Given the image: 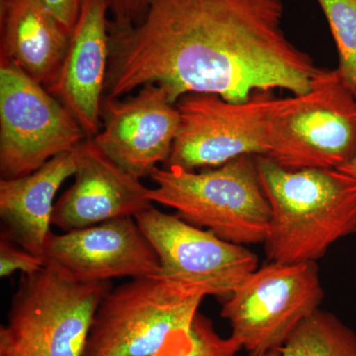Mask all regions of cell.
<instances>
[{"label":"cell","mask_w":356,"mask_h":356,"mask_svg":"<svg viewBox=\"0 0 356 356\" xmlns=\"http://www.w3.org/2000/svg\"><path fill=\"white\" fill-rule=\"evenodd\" d=\"M192 339L184 341H175L163 348V350L149 356H184L191 350Z\"/></svg>","instance_id":"cell-23"},{"label":"cell","mask_w":356,"mask_h":356,"mask_svg":"<svg viewBox=\"0 0 356 356\" xmlns=\"http://www.w3.org/2000/svg\"><path fill=\"white\" fill-rule=\"evenodd\" d=\"M336 42L341 81L356 98V0H317Z\"/></svg>","instance_id":"cell-18"},{"label":"cell","mask_w":356,"mask_h":356,"mask_svg":"<svg viewBox=\"0 0 356 356\" xmlns=\"http://www.w3.org/2000/svg\"><path fill=\"white\" fill-rule=\"evenodd\" d=\"M107 0H81L69 49L56 81L47 88L69 109L88 139L102 127V104L109 60Z\"/></svg>","instance_id":"cell-14"},{"label":"cell","mask_w":356,"mask_h":356,"mask_svg":"<svg viewBox=\"0 0 356 356\" xmlns=\"http://www.w3.org/2000/svg\"><path fill=\"white\" fill-rule=\"evenodd\" d=\"M112 24L126 27L139 23L146 15L152 0H107Z\"/></svg>","instance_id":"cell-21"},{"label":"cell","mask_w":356,"mask_h":356,"mask_svg":"<svg viewBox=\"0 0 356 356\" xmlns=\"http://www.w3.org/2000/svg\"><path fill=\"white\" fill-rule=\"evenodd\" d=\"M275 98L257 93L245 102L191 93L178 99L179 129L165 168H218L242 156H267Z\"/></svg>","instance_id":"cell-9"},{"label":"cell","mask_w":356,"mask_h":356,"mask_svg":"<svg viewBox=\"0 0 356 356\" xmlns=\"http://www.w3.org/2000/svg\"><path fill=\"white\" fill-rule=\"evenodd\" d=\"M43 2L60 22L72 32L79 17L81 0H43Z\"/></svg>","instance_id":"cell-22"},{"label":"cell","mask_w":356,"mask_h":356,"mask_svg":"<svg viewBox=\"0 0 356 356\" xmlns=\"http://www.w3.org/2000/svg\"><path fill=\"white\" fill-rule=\"evenodd\" d=\"M250 356H280V351H271V353H264V355H254Z\"/></svg>","instance_id":"cell-25"},{"label":"cell","mask_w":356,"mask_h":356,"mask_svg":"<svg viewBox=\"0 0 356 356\" xmlns=\"http://www.w3.org/2000/svg\"><path fill=\"white\" fill-rule=\"evenodd\" d=\"M149 188L153 203L172 208L194 226L238 245L264 242L271 210L259 181L254 156L195 172L179 168H154Z\"/></svg>","instance_id":"cell-3"},{"label":"cell","mask_w":356,"mask_h":356,"mask_svg":"<svg viewBox=\"0 0 356 356\" xmlns=\"http://www.w3.org/2000/svg\"><path fill=\"white\" fill-rule=\"evenodd\" d=\"M192 346L184 356H236L242 350L232 337L217 334L209 318L198 313L191 330Z\"/></svg>","instance_id":"cell-19"},{"label":"cell","mask_w":356,"mask_h":356,"mask_svg":"<svg viewBox=\"0 0 356 356\" xmlns=\"http://www.w3.org/2000/svg\"><path fill=\"white\" fill-rule=\"evenodd\" d=\"M42 257L44 268L76 283L156 277L161 273L158 254L135 218L111 220L60 235L51 232Z\"/></svg>","instance_id":"cell-11"},{"label":"cell","mask_w":356,"mask_h":356,"mask_svg":"<svg viewBox=\"0 0 356 356\" xmlns=\"http://www.w3.org/2000/svg\"><path fill=\"white\" fill-rule=\"evenodd\" d=\"M280 356H356V332L334 314L318 309L287 339Z\"/></svg>","instance_id":"cell-17"},{"label":"cell","mask_w":356,"mask_h":356,"mask_svg":"<svg viewBox=\"0 0 356 356\" xmlns=\"http://www.w3.org/2000/svg\"><path fill=\"white\" fill-rule=\"evenodd\" d=\"M74 182L54 206L51 226L63 232L135 218L149 209V188L86 139L74 149Z\"/></svg>","instance_id":"cell-13"},{"label":"cell","mask_w":356,"mask_h":356,"mask_svg":"<svg viewBox=\"0 0 356 356\" xmlns=\"http://www.w3.org/2000/svg\"><path fill=\"white\" fill-rule=\"evenodd\" d=\"M271 210L264 252L271 262H316L356 232V180L337 168H291L255 156Z\"/></svg>","instance_id":"cell-2"},{"label":"cell","mask_w":356,"mask_h":356,"mask_svg":"<svg viewBox=\"0 0 356 356\" xmlns=\"http://www.w3.org/2000/svg\"><path fill=\"white\" fill-rule=\"evenodd\" d=\"M76 172L74 149L51 159L36 172L0 180L1 236L42 257L51 233L54 200L65 180Z\"/></svg>","instance_id":"cell-16"},{"label":"cell","mask_w":356,"mask_h":356,"mask_svg":"<svg viewBox=\"0 0 356 356\" xmlns=\"http://www.w3.org/2000/svg\"><path fill=\"white\" fill-rule=\"evenodd\" d=\"M356 156V98L337 70L303 95L276 99L266 158L286 168H339Z\"/></svg>","instance_id":"cell-6"},{"label":"cell","mask_w":356,"mask_h":356,"mask_svg":"<svg viewBox=\"0 0 356 356\" xmlns=\"http://www.w3.org/2000/svg\"><path fill=\"white\" fill-rule=\"evenodd\" d=\"M1 60L42 86H51L69 49L72 32L43 0H0Z\"/></svg>","instance_id":"cell-15"},{"label":"cell","mask_w":356,"mask_h":356,"mask_svg":"<svg viewBox=\"0 0 356 356\" xmlns=\"http://www.w3.org/2000/svg\"><path fill=\"white\" fill-rule=\"evenodd\" d=\"M158 254L156 277L228 299L259 267V259L245 245L222 240L209 229L177 215L149 207L135 217Z\"/></svg>","instance_id":"cell-10"},{"label":"cell","mask_w":356,"mask_h":356,"mask_svg":"<svg viewBox=\"0 0 356 356\" xmlns=\"http://www.w3.org/2000/svg\"><path fill=\"white\" fill-rule=\"evenodd\" d=\"M206 295L159 277L112 288L98 305L83 356H149L191 339Z\"/></svg>","instance_id":"cell-5"},{"label":"cell","mask_w":356,"mask_h":356,"mask_svg":"<svg viewBox=\"0 0 356 356\" xmlns=\"http://www.w3.org/2000/svg\"><path fill=\"white\" fill-rule=\"evenodd\" d=\"M337 170L346 172V175H350L351 177L355 178L356 180V156L351 159L350 163H346V165L341 166V168H337Z\"/></svg>","instance_id":"cell-24"},{"label":"cell","mask_w":356,"mask_h":356,"mask_svg":"<svg viewBox=\"0 0 356 356\" xmlns=\"http://www.w3.org/2000/svg\"><path fill=\"white\" fill-rule=\"evenodd\" d=\"M43 86L15 65L1 60V179L36 172L88 139L74 115Z\"/></svg>","instance_id":"cell-8"},{"label":"cell","mask_w":356,"mask_h":356,"mask_svg":"<svg viewBox=\"0 0 356 356\" xmlns=\"http://www.w3.org/2000/svg\"><path fill=\"white\" fill-rule=\"evenodd\" d=\"M102 129L93 142L134 177H151L170 158L179 113L159 86H144L125 99H102Z\"/></svg>","instance_id":"cell-12"},{"label":"cell","mask_w":356,"mask_h":356,"mask_svg":"<svg viewBox=\"0 0 356 356\" xmlns=\"http://www.w3.org/2000/svg\"><path fill=\"white\" fill-rule=\"evenodd\" d=\"M282 0H152L137 24L109 22L103 99L154 84L172 104L191 93L245 102L308 93L325 69L288 40Z\"/></svg>","instance_id":"cell-1"},{"label":"cell","mask_w":356,"mask_h":356,"mask_svg":"<svg viewBox=\"0 0 356 356\" xmlns=\"http://www.w3.org/2000/svg\"><path fill=\"white\" fill-rule=\"evenodd\" d=\"M44 267L43 257L27 252L6 236H0V276L8 277L16 271L36 273Z\"/></svg>","instance_id":"cell-20"},{"label":"cell","mask_w":356,"mask_h":356,"mask_svg":"<svg viewBox=\"0 0 356 356\" xmlns=\"http://www.w3.org/2000/svg\"><path fill=\"white\" fill-rule=\"evenodd\" d=\"M111 284L72 282L44 267L23 274L0 327V356H83Z\"/></svg>","instance_id":"cell-4"},{"label":"cell","mask_w":356,"mask_h":356,"mask_svg":"<svg viewBox=\"0 0 356 356\" xmlns=\"http://www.w3.org/2000/svg\"><path fill=\"white\" fill-rule=\"evenodd\" d=\"M316 262H271L257 267L227 299L221 316L250 355L280 351L324 299Z\"/></svg>","instance_id":"cell-7"}]
</instances>
